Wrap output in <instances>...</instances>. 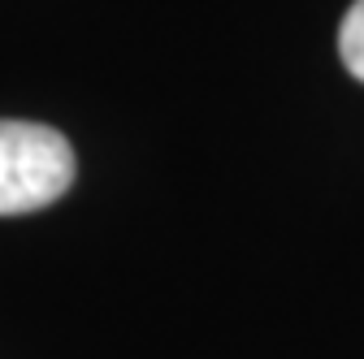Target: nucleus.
Wrapping results in <instances>:
<instances>
[{"instance_id": "nucleus-1", "label": "nucleus", "mask_w": 364, "mask_h": 359, "mask_svg": "<svg viewBox=\"0 0 364 359\" xmlns=\"http://www.w3.org/2000/svg\"><path fill=\"white\" fill-rule=\"evenodd\" d=\"M74 182V148L39 121H0V216L57 204Z\"/></svg>"}, {"instance_id": "nucleus-2", "label": "nucleus", "mask_w": 364, "mask_h": 359, "mask_svg": "<svg viewBox=\"0 0 364 359\" xmlns=\"http://www.w3.org/2000/svg\"><path fill=\"white\" fill-rule=\"evenodd\" d=\"M338 53H343V65L351 70V78L364 82V0H355V5L347 9V18H343Z\"/></svg>"}]
</instances>
